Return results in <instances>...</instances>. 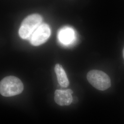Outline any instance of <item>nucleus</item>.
<instances>
[{
	"label": "nucleus",
	"instance_id": "obj_1",
	"mask_svg": "<svg viewBox=\"0 0 124 124\" xmlns=\"http://www.w3.org/2000/svg\"><path fill=\"white\" fill-rule=\"evenodd\" d=\"M23 88L21 80L13 76L5 77L0 83V93L4 97H9L18 95L22 93Z\"/></svg>",
	"mask_w": 124,
	"mask_h": 124
},
{
	"label": "nucleus",
	"instance_id": "obj_2",
	"mask_svg": "<svg viewBox=\"0 0 124 124\" xmlns=\"http://www.w3.org/2000/svg\"><path fill=\"white\" fill-rule=\"evenodd\" d=\"M42 21V17L38 14L28 16L21 23L19 30V35L21 38H30L36 29L40 26Z\"/></svg>",
	"mask_w": 124,
	"mask_h": 124
},
{
	"label": "nucleus",
	"instance_id": "obj_3",
	"mask_svg": "<svg viewBox=\"0 0 124 124\" xmlns=\"http://www.w3.org/2000/svg\"><path fill=\"white\" fill-rule=\"evenodd\" d=\"M87 79L93 87L100 91L106 90L111 86V80L109 76L100 70L89 71L87 75Z\"/></svg>",
	"mask_w": 124,
	"mask_h": 124
},
{
	"label": "nucleus",
	"instance_id": "obj_4",
	"mask_svg": "<svg viewBox=\"0 0 124 124\" xmlns=\"http://www.w3.org/2000/svg\"><path fill=\"white\" fill-rule=\"evenodd\" d=\"M51 35V30L47 24L42 23L38 27L30 38L31 44L38 46L43 44Z\"/></svg>",
	"mask_w": 124,
	"mask_h": 124
},
{
	"label": "nucleus",
	"instance_id": "obj_5",
	"mask_svg": "<svg viewBox=\"0 0 124 124\" xmlns=\"http://www.w3.org/2000/svg\"><path fill=\"white\" fill-rule=\"evenodd\" d=\"M71 89L65 90H57L54 93V100L60 106H68L71 104L73 100Z\"/></svg>",
	"mask_w": 124,
	"mask_h": 124
},
{
	"label": "nucleus",
	"instance_id": "obj_6",
	"mask_svg": "<svg viewBox=\"0 0 124 124\" xmlns=\"http://www.w3.org/2000/svg\"><path fill=\"white\" fill-rule=\"evenodd\" d=\"M58 37L62 44L68 45L70 44L75 40V33L72 29L70 27H65L59 32Z\"/></svg>",
	"mask_w": 124,
	"mask_h": 124
},
{
	"label": "nucleus",
	"instance_id": "obj_7",
	"mask_svg": "<svg viewBox=\"0 0 124 124\" xmlns=\"http://www.w3.org/2000/svg\"><path fill=\"white\" fill-rule=\"evenodd\" d=\"M54 69L59 84L63 87H68L69 85V80L62 65L58 63L55 65Z\"/></svg>",
	"mask_w": 124,
	"mask_h": 124
},
{
	"label": "nucleus",
	"instance_id": "obj_8",
	"mask_svg": "<svg viewBox=\"0 0 124 124\" xmlns=\"http://www.w3.org/2000/svg\"><path fill=\"white\" fill-rule=\"evenodd\" d=\"M123 58H124V48L123 49Z\"/></svg>",
	"mask_w": 124,
	"mask_h": 124
}]
</instances>
